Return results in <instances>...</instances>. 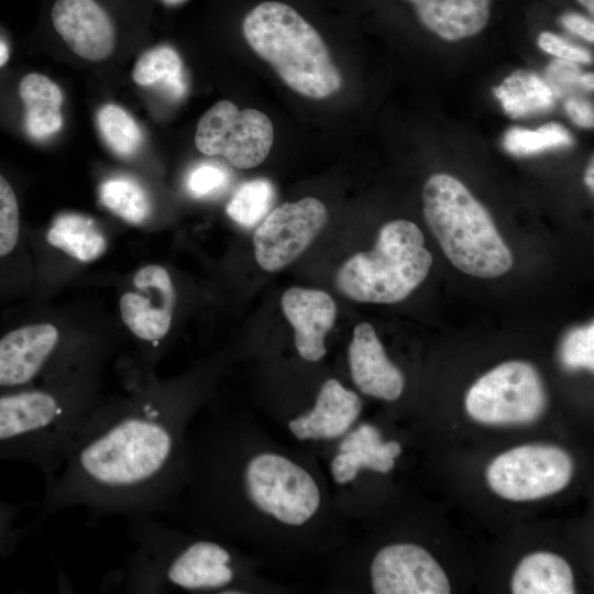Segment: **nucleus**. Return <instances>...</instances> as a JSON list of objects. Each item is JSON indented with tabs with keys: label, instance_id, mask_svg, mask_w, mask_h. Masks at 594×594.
<instances>
[{
	"label": "nucleus",
	"instance_id": "obj_1",
	"mask_svg": "<svg viewBox=\"0 0 594 594\" xmlns=\"http://www.w3.org/2000/svg\"><path fill=\"white\" fill-rule=\"evenodd\" d=\"M165 515L262 562L322 559L339 541L319 458L258 420L218 413L190 420L183 486Z\"/></svg>",
	"mask_w": 594,
	"mask_h": 594
},
{
	"label": "nucleus",
	"instance_id": "obj_2",
	"mask_svg": "<svg viewBox=\"0 0 594 594\" xmlns=\"http://www.w3.org/2000/svg\"><path fill=\"white\" fill-rule=\"evenodd\" d=\"M199 402L145 393L99 405L45 477L40 518L81 506L95 516H163L183 486L186 431Z\"/></svg>",
	"mask_w": 594,
	"mask_h": 594
},
{
	"label": "nucleus",
	"instance_id": "obj_3",
	"mask_svg": "<svg viewBox=\"0 0 594 594\" xmlns=\"http://www.w3.org/2000/svg\"><path fill=\"white\" fill-rule=\"evenodd\" d=\"M129 519L134 544L105 584L122 593L278 594L290 587L262 574V561L226 541L163 521Z\"/></svg>",
	"mask_w": 594,
	"mask_h": 594
},
{
	"label": "nucleus",
	"instance_id": "obj_4",
	"mask_svg": "<svg viewBox=\"0 0 594 594\" xmlns=\"http://www.w3.org/2000/svg\"><path fill=\"white\" fill-rule=\"evenodd\" d=\"M98 406L85 394L51 388L0 393V461H22L53 475Z\"/></svg>",
	"mask_w": 594,
	"mask_h": 594
},
{
	"label": "nucleus",
	"instance_id": "obj_5",
	"mask_svg": "<svg viewBox=\"0 0 594 594\" xmlns=\"http://www.w3.org/2000/svg\"><path fill=\"white\" fill-rule=\"evenodd\" d=\"M242 30L251 48L294 91L323 99L340 89L342 78L326 43L290 6L264 1L246 14Z\"/></svg>",
	"mask_w": 594,
	"mask_h": 594
},
{
	"label": "nucleus",
	"instance_id": "obj_6",
	"mask_svg": "<svg viewBox=\"0 0 594 594\" xmlns=\"http://www.w3.org/2000/svg\"><path fill=\"white\" fill-rule=\"evenodd\" d=\"M422 201L429 229L458 270L481 278L510 270L513 255L492 217L459 179L443 173L431 176Z\"/></svg>",
	"mask_w": 594,
	"mask_h": 594
},
{
	"label": "nucleus",
	"instance_id": "obj_7",
	"mask_svg": "<svg viewBox=\"0 0 594 594\" xmlns=\"http://www.w3.org/2000/svg\"><path fill=\"white\" fill-rule=\"evenodd\" d=\"M431 264L420 229L408 220H394L382 227L373 250L342 264L336 286L354 301L395 304L424 282Z\"/></svg>",
	"mask_w": 594,
	"mask_h": 594
},
{
	"label": "nucleus",
	"instance_id": "obj_8",
	"mask_svg": "<svg viewBox=\"0 0 594 594\" xmlns=\"http://www.w3.org/2000/svg\"><path fill=\"white\" fill-rule=\"evenodd\" d=\"M546 393L536 369L508 361L480 377L465 396V409L487 425L528 424L543 413Z\"/></svg>",
	"mask_w": 594,
	"mask_h": 594
},
{
	"label": "nucleus",
	"instance_id": "obj_9",
	"mask_svg": "<svg viewBox=\"0 0 594 594\" xmlns=\"http://www.w3.org/2000/svg\"><path fill=\"white\" fill-rule=\"evenodd\" d=\"M274 139L271 119L256 109L240 110L221 100L199 119L195 145L208 156H223L232 166L249 169L268 155Z\"/></svg>",
	"mask_w": 594,
	"mask_h": 594
},
{
	"label": "nucleus",
	"instance_id": "obj_10",
	"mask_svg": "<svg viewBox=\"0 0 594 594\" xmlns=\"http://www.w3.org/2000/svg\"><path fill=\"white\" fill-rule=\"evenodd\" d=\"M573 473L570 455L547 444H527L498 455L487 469L491 488L510 501H532L564 488Z\"/></svg>",
	"mask_w": 594,
	"mask_h": 594
},
{
	"label": "nucleus",
	"instance_id": "obj_11",
	"mask_svg": "<svg viewBox=\"0 0 594 594\" xmlns=\"http://www.w3.org/2000/svg\"><path fill=\"white\" fill-rule=\"evenodd\" d=\"M328 221L326 206L306 197L274 208L253 235L254 256L267 272H277L297 260Z\"/></svg>",
	"mask_w": 594,
	"mask_h": 594
},
{
	"label": "nucleus",
	"instance_id": "obj_12",
	"mask_svg": "<svg viewBox=\"0 0 594 594\" xmlns=\"http://www.w3.org/2000/svg\"><path fill=\"white\" fill-rule=\"evenodd\" d=\"M402 450L398 441L384 440L380 428L370 422L355 424L338 440L311 449L322 463L331 494L359 472L391 473Z\"/></svg>",
	"mask_w": 594,
	"mask_h": 594
},
{
	"label": "nucleus",
	"instance_id": "obj_13",
	"mask_svg": "<svg viewBox=\"0 0 594 594\" xmlns=\"http://www.w3.org/2000/svg\"><path fill=\"white\" fill-rule=\"evenodd\" d=\"M375 594H448L450 584L439 563L414 543H389L373 556L369 569Z\"/></svg>",
	"mask_w": 594,
	"mask_h": 594
},
{
	"label": "nucleus",
	"instance_id": "obj_14",
	"mask_svg": "<svg viewBox=\"0 0 594 594\" xmlns=\"http://www.w3.org/2000/svg\"><path fill=\"white\" fill-rule=\"evenodd\" d=\"M134 290L120 298L123 322L139 339L152 343L162 340L170 328L175 294L168 272L147 265L136 272Z\"/></svg>",
	"mask_w": 594,
	"mask_h": 594
},
{
	"label": "nucleus",
	"instance_id": "obj_15",
	"mask_svg": "<svg viewBox=\"0 0 594 594\" xmlns=\"http://www.w3.org/2000/svg\"><path fill=\"white\" fill-rule=\"evenodd\" d=\"M59 343L50 323L26 324L0 338V393L29 387L42 375Z\"/></svg>",
	"mask_w": 594,
	"mask_h": 594
},
{
	"label": "nucleus",
	"instance_id": "obj_16",
	"mask_svg": "<svg viewBox=\"0 0 594 594\" xmlns=\"http://www.w3.org/2000/svg\"><path fill=\"white\" fill-rule=\"evenodd\" d=\"M51 18L55 31L79 57L101 62L113 53L114 25L96 0H56Z\"/></svg>",
	"mask_w": 594,
	"mask_h": 594
},
{
	"label": "nucleus",
	"instance_id": "obj_17",
	"mask_svg": "<svg viewBox=\"0 0 594 594\" xmlns=\"http://www.w3.org/2000/svg\"><path fill=\"white\" fill-rule=\"evenodd\" d=\"M280 306L294 329V346L299 359L319 363L327 354L326 337L337 318L332 297L320 289L292 287L283 294Z\"/></svg>",
	"mask_w": 594,
	"mask_h": 594
},
{
	"label": "nucleus",
	"instance_id": "obj_18",
	"mask_svg": "<svg viewBox=\"0 0 594 594\" xmlns=\"http://www.w3.org/2000/svg\"><path fill=\"white\" fill-rule=\"evenodd\" d=\"M350 376L364 395L385 402L397 400L404 391L402 371L388 359L369 322L355 326L348 348Z\"/></svg>",
	"mask_w": 594,
	"mask_h": 594
},
{
	"label": "nucleus",
	"instance_id": "obj_19",
	"mask_svg": "<svg viewBox=\"0 0 594 594\" xmlns=\"http://www.w3.org/2000/svg\"><path fill=\"white\" fill-rule=\"evenodd\" d=\"M419 22L446 41L476 35L491 18V0H406Z\"/></svg>",
	"mask_w": 594,
	"mask_h": 594
},
{
	"label": "nucleus",
	"instance_id": "obj_20",
	"mask_svg": "<svg viewBox=\"0 0 594 594\" xmlns=\"http://www.w3.org/2000/svg\"><path fill=\"white\" fill-rule=\"evenodd\" d=\"M24 105V129L30 138L42 141L58 132L63 125L61 88L48 77L31 73L19 85Z\"/></svg>",
	"mask_w": 594,
	"mask_h": 594
},
{
	"label": "nucleus",
	"instance_id": "obj_21",
	"mask_svg": "<svg viewBox=\"0 0 594 594\" xmlns=\"http://www.w3.org/2000/svg\"><path fill=\"white\" fill-rule=\"evenodd\" d=\"M515 594H573V574L561 557L536 552L518 564L512 581Z\"/></svg>",
	"mask_w": 594,
	"mask_h": 594
},
{
	"label": "nucleus",
	"instance_id": "obj_22",
	"mask_svg": "<svg viewBox=\"0 0 594 594\" xmlns=\"http://www.w3.org/2000/svg\"><path fill=\"white\" fill-rule=\"evenodd\" d=\"M47 242L69 256L91 262L107 250V240L95 221L79 213H63L56 217L47 234Z\"/></svg>",
	"mask_w": 594,
	"mask_h": 594
},
{
	"label": "nucleus",
	"instance_id": "obj_23",
	"mask_svg": "<svg viewBox=\"0 0 594 594\" xmlns=\"http://www.w3.org/2000/svg\"><path fill=\"white\" fill-rule=\"evenodd\" d=\"M504 112L514 119L546 112L556 97L543 78L527 70H516L494 88Z\"/></svg>",
	"mask_w": 594,
	"mask_h": 594
},
{
	"label": "nucleus",
	"instance_id": "obj_24",
	"mask_svg": "<svg viewBox=\"0 0 594 594\" xmlns=\"http://www.w3.org/2000/svg\"><path fill=\"white\" fill-rule=\"evenodd\" d=\"M132 79L142 87L158 86L176 100L183 98L187 91L182 59L168 45L144 52L133 67Z\"/></svg>",
	"mask_w": 594,
	"mask_h": 594
},
{
	"label": "nucleus",
	"instance_id": "obj_25",
	"mask_svg": "<svg viewBox=\"0 0 594 594\" xmlns=\"http://www.w3.org/2000/svg\"><path fill=\"white\" fill-rule=\"evenodd\" d=\"M101 204L127 222L139 224L147 219L151 201L145 189L125 176L105 180L99 188Z\"/></svg>",
	"mask_w": 594,
	"mask_h": 594
},
{
	"label": "nucleus",
	"instance_id": "obj_26",
	"mask_svg": "<svg viewBox=\"0 0 594 594\" xmlns=\"http://www.w3.org/2000/svg\"><path fill=\"white\" fill-rule=\"evenodd\" d=\"M274 185L266 178H255L238 187L227 205L228 216L238 224L253 228L262 222L275 204Z\"/></svg>",
	"mask_w": 594,
	"mask_h": 594
},
{
	"label": "nucleus",
	"instance_id": "obj_27",
	"mask_svg": "<svg viewBox=\"0 0 594 594\" xmlns=\"http://www.w3.org/2000/svg\"><path fill=\"white\" fill-rule=\"evenodd\" d=\"M97 125L105 143L121 157L134 155L142 145L143 135L139 124L120 106H102L97 112Z\"/></svg>",
	"mask_w": 594,
	"mask_h": 594
},
{
	"label": "nucleus",
	"instance_id": "obj_28",
	"mask_svg": "<svg viewBox=\"0 0 594 594\" xmlns=\"http://www.w3.org/2000/svg\"><path fill=\"white\" fill-rule=\"evenodd\" d=\"M573 143L570 132L551 122L537 130L509 129L503 139L504 148L512 155L529 156L548 150L568 147Z\"/></svg>",
	"mask_w": 594,
	"mask_h": 594
},
{
	"label": "nucleus",
	"instance_id": "obj_29",
	"mask_svg": "<svg viewBox=\"0 0 594 594\" xmlns=\"http://www.w3.org/2000/svg\"><path fill=\"white\" fill-rule=\"evenodd\" d=\"M20 235L18 199L11 184L0 174V260L15 251Z\"/></svg>",
	"mask_w": 594,
	"mask_h": 594
},
{
	"label": "nucleus",
	"instance_id": "obj_30",
	"mask_svg": "<svg viewBox=\"0 0 594 594\" xmlns=\"http://www.w3.org/2000/svg\"><path fill=\"white\" fill-rule=\"evenodd\" d=\"M560 361L569 370L594 369V324L570 330L560 346Z\"/></svg>",
	"mask_w": 594,
	"mask_h": 594
},
{
	"label": "nucleus",
	"instance_id": "obj_31",
	"mask_svg": "<svg viewBox=\"0 0 594 594\" xmlns=\"http://www.w3.org/2000/svg\"><path fill=\"white\" fill-rule=\"evenodd\" d=\"M231 182L230 170L218 163L205 162L188 174L186 186L195 198H208L223 193Z\"/></svg>",
	"mask_w": 594,
	"mask_h": 594
},
{
	"label": "nucleus",
	"instance_id": "obj_32",
	"mask_svg": "<svg viewBox=\"0 0 594 594\" xmlns=\"http://www.w3.org/2000/svg\"><path fill=\"white\" fill-rule=\"evenodd\" d=\"M582 74L583 72L575 63L558 58L548 65L543 80L554 97H563L571 95L576 88L582 89Z\"/></svg>",
	"mask_w": 594,
	"mask_h": 594
},
{
	"label": "nucleus",
	"instance_id": "obj_33",
	"mask_svg": "<svg viewBox=\"0 0 594 594\" xmlns=\"http://www.w3.org/2000/svg\"><path fill=\"white\" fill-rule=\"evenodd\" d=\"M538 45L542 51L558 57L559 59L583 64H587L592 61V57L586 50L573 45L561 36L551 32L544 31L540 33L538 36Z\"/></svg>",
	"mask_w": 594,
	"mask_h": 594
},
{
	"label": "nucleus",
	"instance_id": "obj_34",
	"mask_svg": "<svg viewBox=\"0 0 594 594\" xmlns=\"http://www.w3.org/2000/svg\"><path fill=\"white\" fill-rule=\"evenodd\" d=\"M564 109L570 119L583 128H592L594 124L593 106L579 97H569L565 100Z\"/></svg>",
	"mask_w": 594,
	"mask_h": 594
},
{
	"label": "nucleus",
	"instance_id": "obj_35",
	"mask_svg": "<svg viewBox=\"0 0 594 594\" xmlns=\"http://www.w3.org/2000/svg\"><path fill=\"white\" fill-rule=\"evenodd\" d=\"M561 23L570 32L584 40L594 41V23L592 19L576 12H568L561 16Z\"/></svg>",
	"mask_w": 594,
	"mask_h": 594
},
{
	"label": "nucleus",
	"instance_id": "obj_36",
	"mask_svg": "<svg viewBox=\"0 0 594 594\" xmlns=\"http://www.w3.org/2000/svg\"><path fill=\"white\" fill-rule=\"evenodd\" d=\"M20 512V506L0 502V547L3 546L11 529L14 517Z\"/></svg>",
	"mask_w": 594,
	"mask_h": 594
},
{
	"label": "nucleus",
	"instance_id": "obj_37",
	"mask_svg": "<svg viewBox=\"0 0 594 594\" xmlns=\"http://www.w3.org/2000/svg\"><path fill=\"white\" fill-rule=\"evenodd\" d=\"M581 87L583 90L592 91L594 87L593 74L583 73L581 77Z\"/></svg>",
	"mask_w": 594,
	"mask_h": 594
},
{
	"label": "nucleus",
	"instance_id": "obj_38",
	"mask_svg": "<svg viewBox=\"0 0 594 594\" xmlns=\"http://www.w3.org/2000/svg\"><path fill=\"white\" fill-rule=\"evenodd\" d=\"M9 46L2 38H0V68L9 61Z\"/></svg>",
	"mask_w": 594,
	"mask_h": 594
},
{
	"label": "nucleus",
	"instance_id": "obj_39",
	"mask_svg": "<svg viewBox=\"0 0 594 594\" xmlns=\"http://www.w3.org/2000/svg\"><path fill=\"white\" fill-rule=\"evenodd\" d=\"M585 184L587 185L591 190L594 188V164L593 160L591 161L590 165L587 166L586 173H585Z\"/></svg>",
	"mask_w": 594,
	"mask_h": 594
},
{
	"label": "nucleus",
	"instance_id": "obj_40",
	"mask_svg": "<svg viewBox=\"0 0 594 594\" xmlns=\"http://www.w3.org/2000/svg\"><path fill=\"white\" fill-rule=\"evenodd\" d=\"M592 15L594 13V0H578Z\"/></svg>",
	"mask_w": 594,
	"mask_h": 594
},
{
	"label": "nucleus",
	"instance_id": "obj_41",
	"mask_svg": "<svg viewBox=\"0 0 594 594\" xmlns=\"http://www.w3.org/2000/svg\"><path fill=\"white\" fill-rule=\"evenodd\" d=\"M187 0H162V2L167 7H176L183 4Z\"/></svg>",
	"mask_w": 594,
	"mask_h": 594
}]
</instances>
